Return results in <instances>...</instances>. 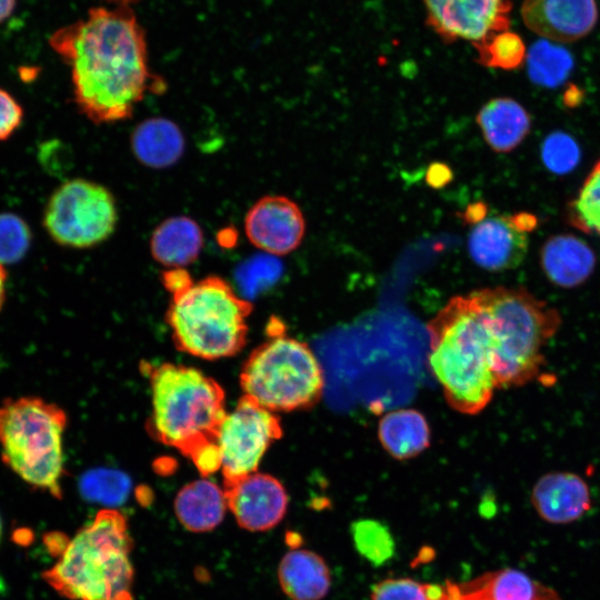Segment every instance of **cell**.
<instances>
[{
    "instance_id": "1",
    "label": "cell",
    "mask_w": 600,
    "mask_h": 600,
    "mask_svg": "<svg viewBox=\"0 0 600 600\" xmlns=\"http://www.w3.org/2000/svg\"><path fill=\"white\" fill-rule=\"evenodd\" d=\"M49 44L70 67L73 101L94 124L131 118L149 92L163 88L150 69L144 31L127 6L91 8L54 31Z\"/></svg>"
},
{
    "instance_id": "2",
    "label": "cell",
    "mask_w": 600,
    "mask_h": 600,
    "mask_svg": "<svg viewBox=\"0 0 600 600\" xmlns=\"http://www.w3.org/2000/svg\"><path fill=\"white\" fill-rule=\"evenodd\" d=\"M427 329L430 369L447 402L461 413H479L499 387L489 330L478 303L471 294L453 297Z\"/></svg>"
},
{
    "instance_id": "3",
    "label": "cell",
    "mask_w": 600,
    "mask_h": 600,
    "mask_svg": "<svg viewBox=\"0 0 600 600\" xmlns=\"http://www.w3.org/2000/svg\"><path fill=\"white\" fill-rule=\"evenodd\" d=\"M163 283L171 293L166 320L180 351L206 360L240 352L252 304L228 281L219 276L193 281L183 269H171L163 273Z\"/></svg>"
},
{
    "instance_id": "4",
    "label": "cell",
    "mask_w": 600,
    "mask_h": 600,
    "mask_svg": "<svg viewBox=\"0 0 600 600\" xmlns=\"http://www.w3.org/2000/svg\"><path fill=\"white\" fill-rule=\"evenodd\" d=\"M131 548L126 517L103 509L68 541L42 579L70 600H133Z\"/></svg>"
},
{
    "instance_id": "5",
    "label": "cell",
    "mask_w": 600,
    "mask_h": 600,
    "mask_svg": "<svg viewBox=\"0 0 600 600\" xmlns=\"http://www.w3.org/2000/svg\"><path fill=\"white\" fill-rule=\"evenodd\" d=\"M470 294L489 330L498 387L534 380L544 362L543 348L561 326L558 310L522 288H484Z\"/></svg>"
},
{
    "instance_id": "6",
    "label": "cell",
    "mask_w": 600,
    "mask_h": 600,
    "mask_svg": "<svg viewBox=\"0 0 600 600\" xmlns=\"http://www.w3.org/2000/svg\"><path fill=\"white\" fill-rule=\"evenodd\" d=\"M147 368L152 403L148 427L153 437L191 460L217 447L227 416L221 386L187 366L161 363Z\"/></svg>"
},
{
    "instance_id": "7",
    "label": "cell",
    "mask_w": 600,
    "mask_h": 600,
    "mask_svg": "<svg viewBox=\"0 0 600 600\" xmlns=\"http://www.w3.org/2000/svg\"><path fill=\"white\" fill-rule=\"evenodd\" d=\"M67 413L39 397L8 398L0 403L2 462L31 487L62 496V437Z\"/></svg>"
},
{
    "instance_id": "8",
    "label": "cell",
    "mask_w": 600,
    "mask_h": 600,
    "mask_svg": "<svg viewBox=\"0 0 600 600\" xmlns=\"http://www.w3.org/2000/svg\"><path fill=\"white\" fill-rule=\"evenodd\" d=\"M243 394L272 412L313 407L322 397V369L309 346L272 333L247 358L241 373Z\"/></svg>"
},
{
    "instance_id": "9",
    "label": "cell",
    "mask_w": 600,
    "mask_h": 600,
    "mask_svg": "<svg viewBox=\"0 0 600 600\" xmlns=\"http://www.w3.org/2000/svg\"><path fill=\"white\" fill-rule=\"evenodd\" d=\"M118 208L112 192L94 181L74 178L61 183L50 196L43 226L58 244L88 249L104 242L114 232Z\"/></svg>"
},
{
    "instance_id": "10",
    "label": "cell",
    "mask_w": 600,
    "mask_h": 600,
    "mask_svg": "<svg viewBox=\"0 0 600 600\" xmlns=\"http://www.w3.org/2000/svg\"><path fill=\"white\" fill-rule=\"evenodd\" d=\"M281 437L276 412L243 394L227 412L218 436L223 482L256 472L267 449Z\"/></svg>"
},
{
    "instance_id": "11",
    "label": "cell",
    "mask_w": 600,
    "mask_h": 600,
    "mask_svg": "<svg viewBox=\"0 0 600 600\" xmlns=\"http://www.w3.org/2000/svg\"><path fill=\"white\" fill-rule=\"evenodd\" d=\"M428 26L446 42L479 43L509 30V0H422Z\"/></svg>"
},
{
    "instance_id": "12",
    "label": "cell",
    "mask_w": 600,
    "mask_h": 600,
    "mask_svg": "<svg viewBox=\"0 0 600 600\" xmlns=\"http://www.w3.org/2000/svg\"><path fill=\"white\" fill-rule=\"evenodd\" d=\"M222 489L227 508L246 530L267 531L276 527L287 512V491L271 474L256 471L232 481H224Z\"/></svg>"
},
{
    "instance_id": "13",
    "label": "cell",
    "mask_w": 600,
    "mask_h": 600,
    "mask_svg": "<svg viewBox=\"0 0 600 600\" xmlns=\"http://www.w3.org/2000/svg\"><path fill=\"white\" fill-rule=\"evenodd\" d=\"M249 242L259 250L284 256L301 243L306 222L299 206L284 196H264L247 211L243 220Z\"/></svg>"
},
{
    "instance_id": "14",
    "label": "cell",
    "mask_w": 600,
    "mask_h": 600,
    "mask_svg": "<svg viewBox=\"0 0 600 600\" xmlns=\"http://www.w3.org/2000/svg\"><path fill=\"white\" fill-rule=\"evenodd\" d=\"M524 24L532 32L557 42H572L586 37L598 21L596 0H524Z\"/></svg>"
},
{
    "instance_id": "15",
    "label": "cell",
    "mask_w": 600,
    "mask_h": 600,
    "mask_svg": "<svg viewBox=\"0 0 600 600\" xmlns=\"http://www.w3.org/2000/svg\"><path fill=\"white\" fill-rule=\"evenodd\" d=\"M437 600H563L552 588L514 568L483 573L466 582L441 584Z\"/></svg>"
},
{
    "instance_id": "16",
    "label": "cell",
    "mask_w": 600,
    "mask_h": 600,
    "mask_svg": "<svg viewBox=\"0 0 600 600\" xmlns=\"http://www.w3.org/2000/svg\"><path fill=\"white\" fill-rule=\"evenodd\" d=\"M527 233L517 227L512 216H491L471 230L468 251L472 260L488 271L514 269L527 254Z\"/></svg>"
},
{
    "instance_id": "17",
    "label": "cell",
    "mask_w": 600,
    "mask_h": 600,
    "mask_svg": "<svg viewBox=\"0 0 600 600\" xmlns=\"http://www.w3.org/2000/svg\"><path fill=\"white\" fill-rule=\"evenodd\" d=\"M530 500L538 516L552 524H568L581 519L592 502L588 483L568 471L540 477L531 490Z\"/></svg>"
},
{
    "instance_id": "18",
    "label": "cell",
    "mask_w": 600,
    "mask_h": 600,
    "mask_svg": "<svg viewBox=\"0 0 600 600\" xmlns=\"http://www.w3.org/2000/svg\"><path fill=\"white\" fill-rule=\"evenodd\" d=\"M547 278L560 288H574L583 283L593 272L596 256L581 239L560 234L549 238L540 254Z\"/></svg>"
},
{
    "instance_id": "19",
    "label": "cell",
    "mask_w": 600,
    "mask_h": 600,
    "mask_svg": "<svg viewBox=\"0 0 600 600\" xmlns=\"http://www.w3.org/2000/svg\"><path fill=\"white\" fill-rule=\"evenodd\" d=\"M204 237L200 224L188 216L162 220L152 231L149 247L152 258L171 269L193 263L201 253Z\"/></svg>"
},
{
    "instance_id": "20",
    "label": "cell",
    "mask_w": 600,
    "mask_h": 600,
    "mask_svg": "<svg viewBox=\"0 0 600 600\" xmlns=\"http://www.w3.org/2000/svg\"><path fill=\"white\" fill-rule=\"evenodd\" d=\"M130 147L141 164L151 169H166L181 159L186 139L174 121L153 117L136 126L130 136Z\"/></svg>"
},
{
    "instance_id": "21",
    "label": "cell",
    "mask_w": 600,
    "mask_h": 600,
    "mask_svg": "<svg viewBox=\"0 0 600 600\" xmlns=\"http://www.w3.org/2000/svg\"><path fill=\"white\" fill-rule=\"evenodd\" d=\"M278 580L291 600H322L331 588V573L324 559L304 549L291 550L282 557Z\"/></svg>"
},
{
    "instance_id": "22",
    "label": "cell",
    "mask_w": 600,
    "mask_h": 600,
    "mask_svg": "<svg viewBox=\"0 0 600 600\" xmlns=\"http://www.w3.org/2000/svg\"><path fill=\"white\" fill-rule=\"evenodd\" d=\"M477 123L494 151L509 152L527 137L531 120L526 109L513 99L496 98L479 110Z\"/></svg>"
},
{
    "instance_id": "23",
    "label": "cell",
    "mask_w": 600,
    "mask_h": 600,
    "mask_svg": "<svg viewBox=\"0 0 600 600\" xmlns=\"http://www.w3.org/2000/svg\"><path fill=\"white\" fill-rule=\"evenodd\" d=\"M223 489L208 479L194 480L180 489L174 512L181 524L193 532L214 529L227 510Z\"/></svg>"
},
{
    "instance_id": "24",
    "label": "cell",
    "mask_w": 600,
    "mask_h": 600,
    "mask_svg": "<svg viewBox=\"0 0 600 600\" xmlns=\"http://www.w3.org/2000/svg\"><path fill=\"white\" fill-rule=\"evenodd\" d=\"M378 438L386 451L396 459H410L430 444V429L424 416L414 409H400L383 416Z\"/></svg>"
},
{
    "instance_id": "25",
    "label": "cell",
    "mask_w": 600,
    "mask_h": 600,
    "mask_svg": "<svg viewBox=\"0 0 600 600\" xmlns=\"http://www.w3.org/2000/svg\"><path fill=\"white\" fill-rule=\"evenodd\" d=\"M530 79L542 87L560 86L573 68L571 53L563 47L549 40L537 41L527 57Z\"/></svg>"
},
{
    "instance_id": "26",
    "label": "cell",
    "mask_w": 600,
    "mask_h": 600,
    "mask_svg": "<svg viewBox=\"0 0 600 600\" xmlns=\"http://www.w3.org/2000/svg\"><path fill=\"white\" fill-rule=\"evenodd\" d=\"M352 542L358 553L374 567L388 562L396 552L390 529L379 520L359 519L350 524Z\"/></svg>"
},
{
    "instance_id": "27",
    "label": "cell",
    "mask_w": 600,
    "mask_h": 600,
    "mask_svg": "<svg viewBox=\"0 0 600 600\" xmlns=\"http://www.w3.org/2000/svg\"><path fill=\"white\" fill-rule=\"evenodd\" d=\"M473 47L478 52V62L489 68L513 70L526 58V46L521 37L509 30L494 33Z\"/></svg>"
},
{
    "instance_id": "28",
    "label": "cell",
    "mask_w": 600,
    "mask_h": 600,
    "mask_svg": "<svg viewBox=\"0 0 600 600\" xmlns=\"http://www.w3.org/2000/svg\"><path fill=\"white\" fill-rule=\"evenodd\" d=\"M568 219L579 230L600 236V160L570 202Z\"/></svg>"
},
{
    "instance_id": "29",
    "label": "cell",
    "mask_w": 600,
    "mask_h": 600,
    "mask_svg": "<svg viewBox=\"0 0 600 600\" xmlns=\"http://www.w3.org/2000/svg\"><path fill=\"white\" fill-rule=\"evenodd\" d=\"M129 479L117 471L94 470L81 478V494L89 501L117 506L122 503L129 492Z\"/></svg>"
},
{
    "instance_id": "30",
    "label": "cell",
    "mask_w": 600,
    "mask_h": 600,
    "mask_svg": "<svg viewBox=\"0 0 600 600\" xmlns=\"http://www.w3.org/2000/svg\"><path fill=\"white\" fill-rule=\"evenodd\" d=\"M30 244L31 231L26 221L14 213H0V263L20 261Z\"/></svg>"
},
{
    "instance_id": "31",
    "label": "cell",
    "mask_w": 600,
    "mask_h": 600,
    "mask_svg": "<svg viewBox=\"0 0 600 600\" xmlns=\"http://www.w3.org/2000/svg\"><path fill=\"white\" fill-rule=\"evenodd\" d=\"M441 584L422 583L411 578H389L371 588V600H437Z\"/></svg>"
},
{
    "instance_id": "32",
    "label": "cell",
    "mask_w": 600,
    "mask_h": 600,
    "mask_svg": "<svg viewBox=\"0 0 600 600\" xmlns=\"http://www.w3.org/2000/svg\"><path fill=\"white\" fill-rule=\"evenodd\" d=\"M541 158L551 172L564 174L572 171L579 163L580 149L572 137L558 131L544 139Z\"/></svg>"
},
{
    "instance_id": "33",
    "label": "cell",
    "mask_w": 600,
    "mask_h": 600,
    "mask_svg": "<svg viewBox=\"0 0 600 600\" xmlns=\"http://www.w3.org/2000/svg\"><path fill=\"white\" fill-rule=\"evenodd\" d=\"M23 109L17 99L0 88V141L7 140L20 127Z\"/></svg>"
},
{
    "instance_id": "34",
    "label": "cell",
    "mask_w": 600,
    "mask_h": 600,
    "mask_svg": "<svg viewBox=\"0 0 600 600\" xmlns=\"http://www.w3.org/2000/svg\"><path fill=\"white\" fill-rule=\"evenodd\" d=\"M453 179L451 168L443 162H432L426 171V182L433 189H441Z\"/></svg>"
},
{
    "instance_id": "35",
    "label": "cell",
    "mask_w": 600,
    "mask_h": 600,
    "mask_svg": "<svg viewBox=\"0 0 600 600\" xmlns=\"http://www.w3.org/2000/svg\"><path fill=\"white\" fill-rule=\"evenodd\" d=\"M487 213L488 206L483 201H476L468 204L459 216L464 223L476 226L486 219Z\"/></svg>"
},
{
    "instance_id": "36",
    "label": "cell",
    "mask_w": 600,
    "mask_h": 600,
    "mask_svg": "<svg viewBox=\"0 0 600 600\" xmlns=\"http://www.w3.org/2000/svg\"><path fill=\"white\" fill-rule=\"evenodd\" d=\"M17 0H0V23L4 22L13 12Z\"/></svg>"
},
{
    "instance_id": "37",
    "label": "cell",
    "mask_w": 600,
    "mask_h": 600,
    "mask_svg": "<svg viewBox=\"0 0 600 600\" xmlns=\"http://www.w3.org/2000/svg\"><path fill=\"white\" fill-rule=\"evenodd\" d=\"M8 273L6 266L0 263V311L6 301Z\"/></svg>"
},
{
    "instance_id": "38",
    "label": "cell",
    "mask_w": 600,
    "mask_h": 600,
    "mask_svg": "<svg viewBox=\"0 0 600 600\" xmlns=\"http://www.w3.org/2000/svg\"><path fill=\"white\" fill-rule=\"evenodd\" d=\"M107 2L116 3L117 6H127L138 0H104Z\"/></svg>"
},
{
    "instance_id": "39",
    "label": "cell",
    "mask_w": 600,
    "mask_h": 600,
    "mask_svg": "<svg viewBox=\"0 0 600 600\" xmlns=\"http://www.w3.org/2000/svg\"><path fill=\"white\" fill-rule=\"evenodd\" d=\"M1 532H2V522H1V517H0V539H1Z\"/></svg>"
}]
</instances>
